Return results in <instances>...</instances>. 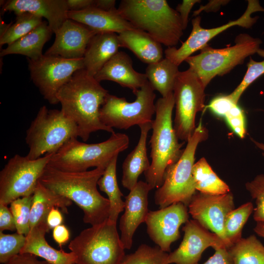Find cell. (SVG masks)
Wrapping results in <instances>:
<instances>
[{"label": "cell", "mask_w": 264, "mask_h": 264, "mask_svg": "<svg viewBox=\"0 0 264 264\" xmlns=\"http://www.w3.org/2000/svg\"><path fill=\"white\" fill-rule=\"evenodd\" d=\"M105 168L72 172L47 165L39 182L53 192L74 202L83 212L84 223L92 226L104 222L110 215V201L97 188Z\"/></svg>", "instance_id": "cell-1"}, {"label": "cell", "mask_w": 264, "mask_h": 264, "mask_svg": "<svg viewBox=\"0 0 264 264\" xmlns=\"http://www.w3.org/2000/svg\"><path fill=\"white\" fill-rule=\"evenodd\" d=\"M108 93L84 69L76 71L58 92L61 110L76 124L79 137L84 141L88 139L91 133L98 131L115 132L100 119V108Z\"/></svg>", "instance_id": "cell-2"}, {"label": "cell", "mask_w": 264, "mask_h": 264, "mask_svg": "<svg viewBox=\"0 0 264 264\" xmlns=\"http://www.w3.org/2000/svg\"><path fill=\"white\" fill-rule=\"evenodd\" d=\"M174 106L173 92L159 98L155 104V117L150 140L152 162L144 173L146 182L152 190L162 185L166 171L177 161L183 151V144L179 143L173 127Z\"/></svg>", "instance_id": "cell-3"}, {"label": "cell", "mask_w": 264, "mask_h": 264, "mask_svg": "<svg viewBox=\"0 0 264 264\" xmlns=\"http://www.w3.org/2000/svg\"><path fill=\"white\" fill-rule=\"evenodd\" d=\"M117 10L135 29L168 47L176 45L183 34L179 14L166 0H122Z\"/></svg>", "instance_id": "cell-4"}, {"label": "cell", "mask_w": 264, "mask_h": 264, "mask_svg": "<svg viewBox=\"0 0 264 264\" xmlns=\"http://www.w3.org/2000/svg\"><path fill=\"white\" fill-rule=\"evenodd\" d=\"M129 144L128 136L122 133L114 132L106 141L97 143L88 144L73 138L52 155L48 165L72 172H84L93 167L106 168Z\"/></svg>", "instance_id": "cell-5"}, {"label": "cell", "mask_w": 264, "mask_h": 264, "mask_svg": "<svg viewBox=\"0 0 264 264\" xmlns=\"http://www.w3.org/2000/svg\"><path fill=\"white\" fill-rule=\"evenodd\" d=\"M208 136L207 129L199 122L187 141L181 156L166 171L163 183L155 192L154 202L160 208L176 202L188 206L197 192L192 175L196 150L199 144Z\"/></svg>", "instance_id": "cell-6"}, {"label": "cell", "mask_w": 264, "mask_h": 264, "mask_svg": "<svg viewBox=\"0 0 264 264\" xmlns=\"http://www.w3.org/2000/svg\"><path fill=\"white\" fill-rule=\"evenodd\" d=\"M79 137L76 124L61 110L41 107L26 132L25 142L29 148L26 155L36 159L53 154L67 141Z\"/></svg>", "instance_id": "cell-7"}, {"label": "cell", "mask_w": 264, "mask_h": 264, "mask_svg": "<svg viewBox=\"0 0 264 264\" xmlns=\"http://www.w3.org/2000/svg\"><path fill=\"white\" fill-rule=\"evenodd\" d=\"M235 43L233 46L220 49L207 44L200 50V53L185 60L205 88L216 76L227 73L236 66L243 64L246 57L257 53L262 41L241 33L236 37Z\"/></svg>", "instance_id": "cell-8"}, {"label": "cell", "mask_w": 264, "mask_h": 264, "mask_svg": "<svg viewBox=\"0 0 264 264\" xmlns=\"http://www.w3.org/2000/svg\"><path fill=\"white\" fill-rule=\"evenodd\" d=\"M116 223L108 219L82 231L69 242L76 264H120L125 255Z\"/></svg>", "instance_id": "cell-9"}, {"label": "cell", "mask_w": 264, "mask_h": 264, "mask_svg": "<svg viewBox=\"0 0 264 264\" xmlns=\"http://www.w3.org/2000/svg\"><path fill=\"white\" fill-rule=\"evenodd\" d=\"M154 91L148 81L134 94L136 99L132 102L108 93L100 110L101 122L110 128L121 130L152 122L155 113Z\"/></svg>", "instance_id": "cell-10"}, {"label": "cell", "mask_w": 264, "mask_h": 264, "mask_svg": "<svg viewBox=\"0 0 264 264\" xmlns=\"http://www.w3.org/2000/svg\"><path fill=\"white\" fill-rule=\"evenodd\" d=\"M52 155L30 159L17 154L10 158L0 172V203L8 205L33 195Z\"/></svg>", "instance_id": "cell-11"}, {"label": "cell", "mask_w": 264, "mask_h": 264, "mask_svg": "<svg viewBox=\"0 0 264 264\" xmlns=\"http://www.w3.org/2000/svg\"><path fill=\"white\" fill-rule=\"evenodd\" d=\"M205 88L190 69L179 71L173 89L176 106L173 127L179 140L187 142L193 134L197 113L205 109Z\"/></svg>", "instance_id": "cell-12"}, {"label": "cell", "mask_w": 264, "mask_h": 264, "mask_svg": "<svg viewBox=\"0 0 264 264\" xmlns=\"http://www.w3.org/2000/svg\"><path fill=\"white\" fill-rule=\"evenodd\" d=\"M27 59L32 81L51 105L59 103V90L76 71L84 68L83 58L67 59L43 54L37 60Z\"/></svg>", "instance_id": "cell-13"}, {"label": "cell", "mask_w": 264, "mask_h": 264, "mask_svg": "<svg viewBox=\"0 0 264 264\" xmlns=\"http://www.w3.org/2000/svg\"><path fill=\"white\" fill-rule=\"evenodd\" d=\"M257 11L264 12L258 0H248L246 9L237 20L215 28L205 29L200 26L201 18L197 16L192 20V30L187 39L180 47H169L165 49V58L179 66L195 52L200 50L217 35L235 25L249 28L255 23L258 17H252L251 14Z\"/></svg>", "instance_id": "cell-14"}, {"label": "cell", "mask_w": 264, "mask_h": 264, "mask_svg": "<svg viewBox=\"0 0 264 264\" xmlns=\"http://www.w3.org/2000/svg\"><path fill=\"white\" fill-rule=\"evenodd\" d=\"M189 213L193 220L218 235L229 249L224 231V221L227 214L234 209V197L230 192L223 195H209L197 192L188 205Z\"/></svg>", "instance_id": "cell-15"}, {"label": "cell", "mask_w": 264, "mask_h": 264, "mask_svg": "<svg viewBox=\"0 0 264 264\" xmlns=\"http://www.w3.org/2000/svg\"><path fill=\"white\" fill-rule=\"evenodd\" d=\"M188 206L174 203L155 211H149L145 223L150 239L162 250L171 251L172 243L180 238V226L189 220Z\"/></svg>", "instance_id": "cell-16"}, {"label": "cell", "mask_w": 264, "mask_h": 264, "mask_svg": "<svg viewBox=\"0 0 264 264\" xmlns=\"http://www.w3.org/2000/svg\"><path fill=\"white\" fill-rule=\"evenodd\" d=\"M184 232L178 247L168 255L167 264H197L208 247L226 248L223 240L195 220H189L182 228Z\"/></svg>", "instance_id": "cell-17"}, {"label": "cell", "mask_w": 264, "mask_h": 264, "mask_svg": "<svg viewBox=\"0 0 264 264\" xmlns=\"http://www.w3.org/2000/svg\"><path fill=\"white\" fill-rule=\"evenodd\" d=\"M97 33L86 25L68 19L55 33L54 42L44 54L67 59L82 58L90 41Z\"/></svg>", "instance_id": "cell-18"}, {"label": "cell", "mask_w": 264, "mask_h": 264, "mask_svg": "<svg viewBox=\"0 0 264 264\" xmlns=\"http://www.w3.org/2000/svg\"><path fill=\"white\" fill-rule=\"evenodd\" d=\"M152 189L146 182L138 181L125 197L124 213L120 218V240L125 249L132 247L133 236L138 227L145 222L149 212L148 194Z\"/></svg>", "instance_id": "cell-19"}, {"label": "cell", "mask_w": 264, "mask_h": 264, "mask_svg": "<svg viewBox=\"0 0 264 264\" xmlns=\"http://www.w3.org/2000/svg\"><path fill=\"white\" fill-rule=\"evenodd\" d=\"M1 11L13 12L16 15L29 13L44 18L55 34L68 19L69 10L66 0H4Z\"/></svg>", "instance_id": "cell-20"}, {"label": "cell", "mask_w": 264, "mask_h": 264, "mask_svg": "<svg viewBox=\"0 0 264 264\" xmlns=\"http://www.w3.org/2000/svg\"><path fill=\"white\" fill-rule=\"evenodd\" d=\"M99 82L111 81L131 89L135 94L148 81L145 73L135 70L129 55L118 51L94 76Z\"/></svg>", "instance_id": "cell-21"}, {"label": "cell", "mask_w": 264, "mask_h": 264, "mask_svg": "<svg viewBox=\"0 0 264 264\" xmlns=\"http://www.w3.org/2000/svg\"><path fill=\"white\" fill-rule=\"evenodd\" d=\"M68 18L89 27L98 33L119 34L135 28L119 14L117 8L107 11L90 7L78 11H68Z\"/></svg>", "instance_id": "cell-22"}, {"label": "cell", "mask_w": 264, "mask_h": 264, "mask_svg": "<svg viewBox=\"0 0 264 264\" xmlns=\"http://www.w3.org/2000/svg\"><path fill=\"white\" fill-rule=\"evenodd\" d=\"M121 47L118 34L113 32H101L90 41L83 57L84 69L94 76L118 51Z\"/></svg>", "instance_id": "cell-23"}, {"label": "cell", "mask_w": 264, "mask_h": 264, "mask_svg": "<svg viewBox=\"0 0 264 264\" xmlns=\"http://www.w3.org/2000/svg\"><path fill=\"white\" fill-rule=\"evenodd\" d=\"M49 230L46 223H40L30 229L25 236V244L20 253L33 254L51 264H76V257L74 253L56 249L48 243L45 236Z\"/></svg>", "instance_id": "cell-24"}, {"label": "cell", "mask_w": 264, "mask_h": 264, "mask_svg": "<svg viewBox=\"0 0 264 264\" xmlns=\"http://www.w3.org/2000/svg\"><path fill=\"white\" fill-rule=\"evenodd\" d=\"M152 122L139 126L140 135L137 144L128 154L122 165V184L130 191L136 185L140 175L148 170L151 165L147 156L146 142L148 133L152 129Z\"/></svg>", "instance_id": "cell-25"}, {"label": "cell", "mask_w": 264, "mask_h": 264, "mask_svg": "<svg viewBox=\"0 0 264 264\" xmlns=\"http://www.w3.org/2000/svg\"><path fill=\"white\" fill-rule=\"evenodd\" d=\"M121 47L132 51L142 62L148 65L163 59L161 44L147 33L138 29H132L118 34Z\"/></svg>", "instance_id": "cell-26"}, {"label": "cell", "mask_w": 264, "mask_h": 264, "mask_svg": "<svg viewBox=\"0 0 264 264\" xmlns=\"http://www.w3.org/2000/svg\"><path fill=\"white\" fill-rule=\"evenodd\" d=\"M52 33L48 22L44 21L31 32L2 49L0 57L20 54L31 60H37L43 55V47Z\"/></svg>", "instance_id": "cell-27"}, {"label": "cell", "mask_w": 264, "mask_h": 264, "mask_svg": "<svg viewBox=\"0 0 264 264\" xmlns=\"http://www.w3.org/2000/svg\"><path fill=\"white\" fill-rule=\"evenodd\" d=\"M72 202L66 197L58 195L43 185L39 181L33 194L30 217V230L34 226L46 223L47 216L51 209L56 207L67 213V207Z\"/></svg>", "instance_id": "cell-28"}, {"label": "cell", "mask_w": 264, "mask_h": 264, "mask_svg": "<svg viewBox=\"0 0 264 264\" xmlns=\"http://www.w3.org/2000/svg\"><path fill=\"white\" fill-rule=\"evenodd\" d=\"M179 72L178 66L165 58L148 65L145 74L154 89L165 97L173 92Z\"/></svg>", "instance_id": "cell-29"}, {"label": "cell", "mask_w": 264, "mask_h": 264, "mask_svg": "<svg viewBox=\"0 0 264 264\" xmlns=\"http://www.w3.org/2000/svg\"><path fill=\"white\" fill-rule=\"evenodd\" d=\"M207 107L216 115L224 117L232 130L239 137H244L246 128L244 112L229 95L215 97Z\"/></svg>", "instance_id": "cell-30"}, {"label": "cell", "mask_w": 264, "mask_h": 264, "mask_svg": "<svg viewBox=\"0 0 264 264\" xmlns=\"http://www.w3.org/2000/svg\"><path fill=\"white\" fill-rule=\"evenodd\" d=\"M117 157L118 155L115 156L111 160L97 183L100 190L107 194L110 201L108 219L115 223H117L119 215L124 210L125 207V201L122 199L123 195L119 188L117 180Z\"/></svg>", "instance_id": "cell-31"}, {"label": "cell", "mask_w": 264, "mask_h": 264, "mask_svg": "<svg viewBox=\"0 0 264 264\" xmlns=\"http://www.w3.org/2000/svg\"><path fill=\"white\" fill-rule=\"evenodd\" d=\"M192 175L196 190L209 195H223L230 192L229 186L213 170L204 157L195 163Z\"/></svg>", "instance_id": "cell-32"}, {"label": "cell", "mask_w": 264, "mask_h": 264, "mask_svg": "<svg viewBox=\"0 0 264 264\" xmlns=\"http://www.w3.org/2000/svg\"><path fill=\"white\" fill-rule=\"evenodd\" d=\"M228 250L233 264H264V245L255 235L242 238Z\"/></svg>", "instance_id": "cell-33"}, {"label": "cell", "mask_w": 264, "mask_h": 264, "mask_svg": "<svg viewBox=\"0 0 264 264\" xmlns=\"http://www.w3.org/2000/svg\"><path fill=\"white\" fill-rule=\"evenodd\" d=\"M253 211L252 203L248 202L227 214L224 227L226 239L231 247L242 238L243 227Z\"/></svg>", "instance_id": "cell-34"}, {"label": "cell", "mask_w": 264, "mask_h": 264, "mask_svg": "<svg viewBox=\"0 0 264 264\" xmlns=\"http://www.w3.org/2000/svg\"><path fill=\"white\" fill-rule=\"evenodd\" d=\"M16 16L15 22L11 24L5 34L0 37V47L4 44H11L44 22L43 18L29 13H21Z\"/></svg>", "instance_id": "cell-35"}, {"label": "cell", "mask_w": 264, "mask_h": 264, "mask_svg": "<svg viewBox=\"0 0 264 264\" xmlns=\"http://www.w3.org/2000/svg\"><path fill=\"white\" fill-rule=\"evenodd\" d=\"M168 255L158 246L142 244L134 252L125 255L120 264H167Z\"/></svg>", "instance_id": "cell-36"}, {"label": "cell", "mask_w": 264, "mask_h": 264, "mask_svg": "<svg viewBox=\"0 0 264 264\" xmlns=\"http://www.w3.org/2000/svg\"><path fill=\"white\" fill-rule=\"evenodd\" d=\"M33 195L18 198L10 204L17 232L26 236L30 231V217Z\"/></svg>", "instance_id": "cell-37"}, {"label": "cell", "mask_w": 264, "mask_h": 264, "mask_svg": "<svg viewBox=\"0 0 264 264\" xmlns=\"http://www.w3.org/2000/svg\"><path fill=\"white\" fill-rule=\"evenodd\" d=\"M257 53L264 58V49L259 48ZM247 69L240 84L229 95L237 104L246 89L256 79L264 74V60L256 62L250 57L247 64Z\"/></svg>", "instance_id": "cell-38"}, {"label": "cell", "mask_w": 264, "mask_h": 264, "mask_svg": "<svg viewBox=\"0 0 264 264\" xmlns=\"http://www.w3.org/2000/svg\"><path fill=\"white\" fill-rule=\"evenodd\" d=\"M25 236L16 232L5 234L0 231V263H7L12 258L20 253L24 245Z\"/></svg>", "instance_id": "cell-39"}, {"label": "cell", "mask_w": 264, "mask_h": 264, "mask_svg": "<svg viewBox=\"0 0 264 264\" xmlns=\"http://www.w3.org/2000/svg\"><path fill=\"white\" fill-rule=\"evenodd\" d=\"M245 188L255 200L253 219L259 223H264V174L257 175L245 184Z\"/></svg>", "instance_id": "cell-40"}, {"label": "cell", "mask_w": 264, "mask_h": 264, "mask_svg": "<svg viewBox=\"0 0 264 264\" xmlns=\"http://www.w3.org/2000/svg\"><path fill=\"white\" fill-rule=\"evenodd\" d=\"M16 230L13 216L7 205L0 203V231Z\"/></svg>", "instance_id": "cell-41"}, {"label": "cell", "mask_w": 264, "mask_h": 264, "mask_svg": "<svg viewBox=\"0 0 264 264\" xmlns=\"http://www.w3.org/2000/svg\"><path fill=\"white\" fill-rule=\"evenodd\" d=\"M202 264H233V261L228 249L220 248L216 249L214 255Z\"/></svg>", "instance_id": "cell-42"}, {"label": "cell", "mask_w": 264, "mask_h": 264, "mask_svg": "<svg viewBox=\"0 0 264 264\" xmlns=\"http://www.w3.org/2000/svg\"><path fill=\"white\" fill-rule=\"evenodd\" d=\"M200 1L199 0H183L181 3L176 6V10L179 14L183 30L187 26L189 14L192 7L196 3Z\"/></svg>", "instance_id": "cell-43"}, {"label": "cell", "mask_w": 264, "mask_h": 264, "mask_svg": "<svg viewBox=\"0 0 264 264\" xmlns=\"http://www.w3.org/2000/svg\"><path fill=\"white\" fill-rule=\"evenodd\" d=\"M4 264H51L46 261H40L30 253H20Z\"/></svg>", "instance_id": "cell-44"}, {"label": "cell", "mask_w": 264, "mask_h": 264, "mask_svg": "<svg viewBox=\"0 0 264 264\" xmlns=\"http://www.w3.org/2000/svg\"><path fill=\"white\" fill-rule=\"evenodd\" d=\"M52 234L54 240L60 247L66 243L70 238L69 231L65 225L62 224L54 228Z\"/></svg>", "instance_id": "cell-45"}, {"label": "cell", "mask_w": 264, "mask_h": 264, "mask_svg": "<svg viewBox=\"0 0 264 264\" xmlns=\"http://www.w3.org/2000/svg\"><path fill=\"white\" fill-rule=\"evenodd\" d=\"M230 1L228 0H211L205 5H200L199 8L194 11L193 16L198 15L202 11L206 12H217L221 6L227 4Z\"/></svg>", "instance_id": "cell-46"}, {"label": "cell", "mask_w": 264, "mask_h": 264, "mask_svg": "<svg viewBox=\"0 0 264 264\" xmlns=\"http://www.w3.org/2000/svg\"><path fill=\"white\" fill-rule=\"evenodd\" d=\"M63 220V215L58 208L54 207L47 216L46 223L50 230L62 224Z\"/></svg>", "instance_id": "cell-47"}, {"label": "cell", "mask_w": 264, "mask_h": 264, "mask_svg": "<svg viewBox=\"0 0 264 264\" xmlns=\"http://www.w3.org/2000/svg\"><path fill=\"white\" fill-rule=\"evenodd\" d=\"M69 11H78L94 6V0H66Z\"/></svg>", "instance_id": "cell-48"}, {"label": "cell", "mask_w": 264, "mask_h": 264, "mask_svg": "<svg viewBox=\"0 0 264 264\" xmlns=\"http://www.w3.org/2000/svg\"><path fill=\"white\" fill-rule=\"evenodd\" d=\"M115 0H94V6L102 10L111 11L116 10Z\"/></svg>", "instance_id": "cell-49"}, {"label": "cell", "mask_w": 264, "mask_h": 264, "mask_svg": "<svg viewBox=\"0 0 264 264\" xmlns=\"http://www.w3.org/2000/svg\"><path fill=\"white\" fill-rule=\"evenodd\" d=\"M254 231L258 236L264 238V223L257 222Z\"/></svg>", "instance_id": "cell-50"}, {"label": "cell", "mask_w": 264, "mask_h": 264, "mask_svg": "<svg viewBox=\"0 0 264 264\" xmlns=\"http://www.w3.org/2000/svg\"><path fill=\"white\" fill-rule=\"evenodd\" d=\"M251 140L256 147L262 151V154L264 156V143L257 141L253 138H251Z\"/></svg>", "instance_id": "cell-51"}]
</instances>
